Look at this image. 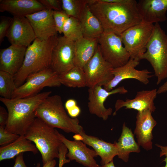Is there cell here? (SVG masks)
Here are the masks:
<instances>
[{
    "instance_id": "obj_1",
    "label": "cell",
    "mask_w": 167,
    "mask_h": 167,
    "mask_svg": "<svg viewBox=\"0 0 167 167\" xmlns=\"http://www.w3.org/2000/svg\"><path fill=\"white\" fill-rule=\"evenodd\" d=\"M88 4L101 23L104 32L120 36L126 30L143 20L137 8V2L135 0L126 4L88 0Z\"/></svg>"
},
{
    "instance_id": "obj_2",
    "label": "cell",
    "mask_w": 167,
    "mask_h": 167,
    "mask_svg": "<svg viewBox=\"0 0 167 167\" xmlns=\"http://www.w3.org/2000/svg\"><path fill=\"white\" fill-rule=\"evenodd\" d=\"M51 92V91L44 92L21 98L7 99L0 97V101L6 107L8 114L5 129L13 134L24 135L36 118L37 108Z\"/></svg>"
},
{
    "instance_id": "obj_3",
    "label": "cell",
    "mask_w": 167,
    "mask_h": 167,
    "mask_svg": "<svg viewBox=\"0 0 167 167\" xmlns=\"http://www.w3.org/2000/svg\"><path fill=\"white\" fill-rule=\"evenodd\" d=\"M58 38L56 35L45 40L36 38L27 47L23 65L14 76L17 88L30 75L49 68L52 52Z\"/></svg>"
},
{
    "instance_id": "obj_4",
    "label": "cell",
    "mask_w": 167,
    "mask_h": 167,
    "mask_svg": "<svg viewBox=\"0 0 167 167\" xmlns=\"http://www.w3.org/2000/svg\"><path fill=\"white\" fill-rule=\"evenodd\" d=\"M36 115L52 127L67 133L78 134L84 130L77 118H72L67 114L58 95L49 96L45 99L37 108Z\"/></svg>"
},
{
    "instance_id": "obj_5",
    "label": "cell",
    "mask_w": 167,
    "mask_h": 167,
    "mask_svg": "<svg viewBox=\"0 0 167 167\" xmlns=\"http://www.w3.org/2000/svg\"><path fill=\"white\" fill-rule=\"evenodd\" d=\"M58 131L39 118H36L27 130L26 138L34 143L40 152L43 165L55 158H59L63 143Z\"/></svg>"
},
{
    "instance_id": "obj_6",
    "label": "cell",
    "mask_w": 167,
    "mask_h": 167,
    "mask_svg": "<svg viewBox=\"0 0 167 167\" xmlns=\"http://www.w3.org/2000/svg\"><path fill=\"white\" fill-rule=\"evenodd\" d=\"M154 25L146 51L139 59H145L151 64L157 78L156 84L158 85L167 78V34L159 23Z\"/></svg>"
},
{
    "instance_id": "obj_7",
    "label": "cell",
    "mask_w": 167,
    "mask_h": 167,
    "mask_svg": "<svg viewBox=\"0 0 167 167\" xmlns=\"http://www.w3.org/2000/svg\"><path fill=\"white\" fill-rule=\"evenodd\" d=\"M154 27L153 24L142 20L121 35L123 44L129 53L130 58L140 60V57L146 51Z\"/></svg>"
},
{
    "instance_id": "obj_8",
    "label": "cell",
    "mask_w": 167,
    "mask_h": 167,
    "mask_svg": "<svg viewBox=\"0 0 167 167\" xmlns=\"http://www.w3.org/2000/svg\"><path fill=\"white\" fill-rule=\"evenodd\" d=\"M102 56L112 66H123L130 58L120 36L110 32H104L98 38Z\"/></svg>"
},
{
    "instance_id": "obj_9",
    "label": "cell",
    "mask_w": 167,
    "mask_h": 167,
    "mask_svg": "<svg viewBox=\"0 0 167 167\" xmlns=\"http://www.w3.org/2000/svg\"><path fill=\"white\" fill-rule=\"evenodd\" d=\"M61 84L58 75L50 68H46L29 76L17 88L11 99L32 96L39 93L45 87H58Z\"/></svg>"
},
{
    "instance_id": "obj_10",
    "label": "cell",
    "mask_w": 167,
    "mask_h": 167,
    "mask_svg": "<svg viewBox=\"0 0 167 167\" xmlns=\"http://www.w3.org/2000/svg\"><path fill=\"white\" fill-rule=\"evenodd\" d=\"M113 68L102 56L98 45L95 54L83 68L86 87L90 88L96 85L103 86L107 84L113 77L111 72Z\"/></svg>"
},
{
    "instance_id": "obj_11",
    "label": "cell",
    "mask_w": 167,
    "mask_h": 167,
    "mask_svg": "<svg viewBox=\"0 0 167 167\" xmlns=\"http://www.w3.org/2000/svg\"><path fill=\"white\" fill-rule=\"evenodd\" d=\"M75 61V41L64 36L58 37L52 52L49 68L61 75L74 67Z\"/></svg>"
},
{
    "instance_id": "obj_12",
    "label": "cell",
    "mask_w": 167,
    "mask_h": 167,
    "mask_svg": "<svg viewBox=\"0 0 167 167\" xmlns=\"http://www.w3.org/2000/svg\"><path fill=\"white\" fill-rule=\"evenodd\" d=\"M88 92V106L89 112L106 121L113 112L111 108H106L104 106V103L107 98L112 95L124 94L128 91L123 86L108 91L101 86L96 85L89 88Z\"/></svg>"
},
{
    "instance_id": "obj_13",
    "label": "cell",
    "mask_w": 167,
    "mask_h": 167,
    "mask_svg": "<svg viewBox=\"0 0 167 167\" xmlns=\"http://www.w3.org/2000/svg\"><path fill=\"white\" fill-rule=\"evenodd\" d=\"M140 60L138 58H130L127 62L121 67L113 68L111 71L113 76V79L103 86L108 91H110L116 87L121 82L127 79H136L143 84L146 85L149 83V79L153 75L147 69L139 70L135 68L139 63Z\"/></svg>"
},
{
    "instance_id": "obj_14",
    "label": "cell",
    "mask_w": 167,
    "mask_h": 167,
    "mask_svg": "<svg viewBox=\"0 0 167 167\" xmlns=\"http://www.w3.org/2000/svg\"><path fill=\"white\" fill-rule=\"evenodd\" d=\"M57 133L59 139L68 150L66 156L68 159L75 160L86 167H100L94 159L98 155L94 150L89 148L86 144L81 141L70 140L58 131Z\"/></svg>"
},
{
    "instance_id": "obj_15",
    "label": "cell",
    "mask_w": 167,
    "mask_h": 167,
    "mask_svg": "<svg viewBox=\"0 0 167 167\" xmlns=\"http://www.w3.org/2000/svg\"><path fill=\"white\" fill-rule=\"evenodd\" d=\"M6 37L11 45L26 47L36 38L34 30L25 17H12Z\"/></svg>"
},
{
    "instance_id": "obj_16",
    "label": "cell",
    "mask_w": 167,
    "mask_h": 167,
    "mask_svg": "<svg viewBox=\"0 0 167 167\" xmlns=\"http://www.w3.org/2000/svg\"><path fill=\"white\" fill-rule=\"evenodd\" d=\"M53 11L45 9L25 17L34 30L36 38L43 41L57 35Z\"/></svg>"
},
{
    "instance_id": "obj_17",
    "label": "cell",
    "mask_w": 167,
    "mask_h": 167,
    "mask_svg": "<svg viewBox=\"0 0 167 167\" xmlns=\"http://www.w3.org/2000/svg\"><path fill=\"white\" fill-rule=\"evenodd\" d=\"M149 110L138 112L137 114L136 126L134 131L138 143L147 151L152 148L153 139L152 131L157 122Z\"/></svg>"
},
{
    "instance_id": "obj_18",
    "label": "cell",
    "mask_w": 167,
    "mask_h": 167,
    "mask_svg": "<svg viewBox=\"0 0 167 167\" xmlns=\"http://www.w3.org/2000/svg\"><path fill=\"white\" fill-rule=\"evenodd\" d=\"M157 94L156 89L143 90L138 92L133 99H126L125 100L118 99L115 103V110L113 115H115L117 112L123 107L126 109H134L138 112L149 110L153 112L156 109L154 101Z\"/></svg>"
},
{
    "instance_id": "obj_19",
    "label": "cell",
    "mask_w": 167,
    "mask_h": 167,
    "mask_svg": "<svg viewBox=\"0 0 167 167\" xmlns=\"http://www.w3.org/2000/svg\"><path fill=\"white\" fill-rule=\"evenodd\" d=\"M73 138L75 140L81 141L91 147L100 157L101 165L113 161L114 157L117 155L116 142L113 143L105 142L96 137L86 134L84 130L74 135Z\"/></svg>"
},
{
    "instance_id": "obj_20",
    "label": "cell",
    "mask_w": 167,
    "mask_h": 167,
    "mask_svg": "<svg viewBox=\"0 0 167 167\" xmlns=\"http://www.w3.org/2000/svg\"><path fill=\"white\" fill-rule=\"evenodd\" d=\"M27 47L11 45L0 49V71L14 75L23 65Z\"/></svg>"
},
{
    "instance_id": "obj_21",
    "label": "cell",
    "mask_w": 167,
    "mask_h": 167,
    "mask_svg": "<svg viewBox=\"0 0 167 167\" xmlns=\"http://www.w3.org/2000/svg\"><path fill=\"white\" fill-rule=\"evenodd\" d=\"M137 7L145 22L153 24L167 19V0H140Z\"/></svg>"
},
{
    "instance_id": "obj_22",
    "label": "cell",
    "mask_w": 167,
    "mask_h": 167,
    "mask_svg": "<svg viewBox=\"0 0 167 167\" xmlns=\"http://www.w3.org/2000/svg\"><path fill=\"white\" fill-rule=\"evenodd\" d=\"M45 9L38 0H0V11L7 12L13 16L26 17Z\"/></svg>"
},
{
    "instance_id": "obj_23",
    "label": "cell",
    "mask_w": 167,
    "mask_h": 167,
    "mask_svg": "<svg viewBox=\"0 0 167 167\" xmlns=\"http://www.w3.org/2000/svg\"><path fill=\"white\" fill-rule=\"evenodd\" d=\"M98 46V38L83 37L75 41V66L83 68Z\"/></svg>"
},
{
    "instance_id": "obj_24",
    "label": "cell",
    "mask_w": 167,
    "mask_h": 167,
    "mask_svg": "<svg viewBox=\"0 0 167 167\" xmlns=\"http://www.w3.org/2000/svg\"><path fill=\"white\" fill-rule=\"evenodd\" d=\"M131 130L126 126L125 123L123 124L122 132L118 140L116 142L118 150V158L125 162L129 161V156L131 152L139 153V145L134 139Z\"/></svg>"
},
{
    "instance_id": "obj_25",
    "label": "cell",
    "mask_w": 167,
    "mask_h": 167,
    "mask_svg": "<svg viewBox=\"0 0 167 167\" xmlns=\"http://www.w3.org/2000/svg\"><path fill=\"white\" fill-rule=\"evenodd\" d=\"M38 151L36 146L24 135H20L14 142L0 148V161L13 158L25 152H31L36 154Z\"/></svg>"
},
{
    "instance_id": "obj_26",
    "label": "cell",
    "mask_w": 167,
    "mask_h": 167,
    "mask_svg": "<svg viewBox=\"0 0 167 167\" xmlns=\"http://www.w3.org/2000/svg\"><path fill=\"white\" fill-rule=\"evenodd\" d=\"M79 19L83 37L98 38L104 32L101 23L91 11L88 4Z\"/></svg>"
},
{
    "instance_id": "obj_27",
    "label": "cell",
    "mask_w": 167,
    "mask_h": 167,
    "mask_svg": "<svg viewBox=\"0 0 167 167\" xmlns=\"http://www.w3.org/2000/svg\"><path fill=\"white\" fill-rule=\"evenodd\" d=\"M59 76L61 84L69 87H86L85 74L83 68L75 66L66 73Z\"/></svg>"
},
{
    "instance_id": "obj_28",
    "label": "cell",
    "mask_w": 167,
    "mask_h": 167,
    "mask_svg": "<svg viewBox=\"0 0 167 167\" xmlns=\"http://www.w3.org/2000/svg\"><path fill=\"white\" fill-rule=\"evenodd\" d=\"M62 33L64 36L74 41L83 37L82 27L79 20L69 16L63 25Z\"/></svg>"
},
{
    "instance_id": "obj_29",
    "label": "cell",
    "mask_w": 167,
    "mask_h": 167,
    "mask_svg": "<svg viewBox=\"0 0 167 167\" xmlns=\"http://www.w3.org/2000/svg\"><path fill=\"white\" fill-rule=\"evenodd\" d=\"M17 88L14 75L11 74L0 71V96L7 99H11Z\"/></svg>"
},
{
    "instance_id": "obj_30",
    "label": "cell",
    "mask_w": 167,
    "mask_h": 167,
    "mask_svg": "<svg viewBox=\"0 0 167 167\" xmlns=\"http://www.w3.org/2000/svg\"><path fill=\"white\" fill-rule=\"evenodd\" d=\"M62 10L69 16L78 19L88 4V0H61Z\"/></svg>"
},
{
    "instance_id": "obj_31",
    "label": "cell",
    "mask_w": 167,
    "mask_h": 167,
    "mask_svg": "<svg viewBox=\"0 0 167 167\" xmlns=\"http://www.w3.org/2000/svg\"><path fill=\"white\" fill-rule=\"evenodd\" d=\"M20 135L11 133L7 131L5 127L0 126V145L8 144L18 139Z\"/></svg>"
},
{
    "instance_id": "obj_32",
    "label": "cell",
    "mask_w": 167,
    "mask_h": 167,
    "mask_svg": "<svg viewBox=\"0 0 167 167\" xmlns=\"http://www.w3.org/2000/svg\"><path fill=\"white\" fill-rule=\"evenodd\" d=\"M53 16L56 30L61 34L64 24L69 16L63 11H53Z\"/></svg>"
},
{
    "instance_id": "obj_33",
    "label": "cell",
    "mask_w": 167,
    "mask_h": 167,
    "mask_svg": "<svg viewBox=\"0 0 167 167\" xmlns=\"http://www.w3.org/2000/svg\"><path fill=\"white\" fill-rule=\"evenodd\" d=\"M12 17L5 16L0 17V44L3 41L11 24Z\"/></svg>"
},
{
    "instance_id": "obj_34",
    "label": "cell",
    "mask_w": 167,
    "mask_h": 167,
    "mask_svg": "<svg viewBox=\"0 0 167 167\" xmlns=\"http://www.w3.org/2000/svg\"><path fill=\"white\" fill-rule=\"evenodd\" d=\"M46 9L56 11H63L60 0H39Z\"/></svg>"
},
{
    "instance_id": "obj_35",
    "label": "cell",
    "mask_w": 167,
    "mask_h": 167,
    "mask_svg": "<svg viewBox=\"0 0 167 167\" xmlns=\"http://www.w3.org/2000/svg\"><path fill=\"white\" fill-rule=\"evenodd\" d=\"M8 118V112L2 106H0V126L5 127Z\"/></svg>"
},
{
    "instance_id": "obj_36",
    "label": "cell",
    "mask_w": 167,
    "mask_h": 167,
    "mask_svg": "<svg viewBox=\"0 0 167 167\" xmlns=\"http://www.w3.org/2000/svg\"><path fill=\"white\" fill-rule=\"evenodd\" d=\"M13 167H29L25 164L24 161L23 153L17 155L15 160V163Z\"/></svg>"
},
{
    "instance_id": "obj_37",
    "label": "cell",
    "mask_w": 167,
    "mask_h": 167,
    "mask_svg": "<svg viewBox=\"0 0 167 167\" xmlns=\"http://www.w3.org/2000/svg\"><path fill=\"white\" fill-rule=\"evenodd\" d=\"M69 115L73 118H76L80 114L81 109L77 105L67 111Z\"/></svg>"
},
{
    "instance_id": "obj_38",
    "label": "cell",
    "mask_w": 167,
    "mask_h": 167,
    "mask_svg": "<svg viewBox=\"0 0 167 167\" xmlns=\"http://www.w3.org/2000/svg\"><path fill=\"white\" fill-rule=\"evenodd\" d=\"M155 145L161 149L160 152V157H161L163 156H165V157L162 161L165 162V165L164 167H167V145L166 146H162L158 144H156Z\"/></svg>"
},
{
    "instance_id": "obj_39",
    "label": "cell",
    "mask_w": 167,
    "mask_h": 167,
    "mask_svg": "<svg viewBox=\"0 0 167 167\" xmlns=\"http://www.w3.org/2000/svg\"><path fill=\"white\" fill-rule=\"evenodd\" d=\"M76 101L74 99H69L67 100L65 103V107L67 111L70 109L77 105Z\"/></svg>"
},
{
    "instance_id": "obj_40",
    "label": "cell",
    "mask_w": 167,
    "mask_h": 167,
    "mask_svg": "<svg viewBox=\"0 0 167 167\" xmlns=\"http://www.w3.org/2000/svg\"><path fill=\"white\" fill-rule=\"evenodd\" d=\"M102 2L116 4H126L132 2V0H99Z\"/></svg>"
},
{
    "instance_id": "obj_41",
    "label": "cell",
    "mask_w": 167,
    "mask_h": 167,
    "mask_svg": "<svg viewBox=\"0 0 167 167\" xmlns=\"http://www.w3.org/2000/svg\"><path fill=\"white\" fill-rule=\"evenodd\" d=\"M56 164V161L55 159L47 162L42 167L40 166L39 163H37L36 167H55Z\"/></svg>"
},
{
    "instance_id": "obj_42",
    "label": "cell",
    "mask_w": 167,
    "mask_h": 167,
    "mask_svg": "<svg viewBox=\"0 0 167 167\" xmlns=\"http://www.w3.org/2000/svg\"><path fill=\"white\" fill-rule=\"evenodd\" d=\"M167 91V80L163 85L159 87L157 90V94H160Z\"/></svg>"
},
{
    "instance_id": "obj_43",
    "label": "cell",
    "mask_w": 167,
    "mask_h": 167,
    "mask_svg": "<svg viewBox=\"0 0 167 167\" xmlns=\"http://www.w3.org/2000/svg\"><path fill=\"white\" fill-rule=\"evenodd\" d=\"M59 159V167H62L65 164L69 163L68 160L66 159L63 158H60Z\"/></svg>"
},
{
    "instance_id": "obj_44",
    "label": "cell",
    "mask_w": 167,
    "mask_h": 167,
    "mask_svg": "<svg viewBox=\"0 0 167 167\" xmlns=\"http://www.w3.org/2000/svg\"><path fill=\"white\" fill-rule=\"evenodd\" d=\"M100 167H116L114 164L113 160L104 165H100Z\"/></svg>"
}]
</instances>
